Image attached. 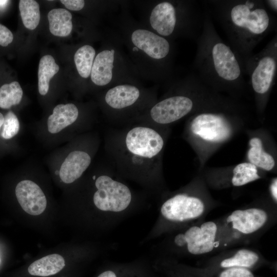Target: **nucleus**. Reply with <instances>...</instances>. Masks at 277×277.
Segmentation results:
<instances>
[{
    "instance_id": "obj_1",
    "label": "nucleus",
    "mask_w": 277,
    "mask_h": 277,
    "mask_svg": "<svg viewBox=\"0 0 277 277\" xmlns=\"http://www.w3.org/2000/svg\"><path fill=\"white\" fill-rule=\"evenodd\" d=\"M211 17L218 22L244 66L253 50L274 28L276 19L262 0L201 1Z\"/></svg>"
},
{
    "instance_id": "obj_2",
    "label": "nucleus",
    "mask_w": 277,
    "mask_h": 277,
    "mask_svg": "<svg viewBox=\"0 0 277 277\" xmlns=\"http://www.w3.org/2000/svg\"><path fill=\"white\" fill-rule=\"evenodd\" d=\"M205 12L203 27L196 39L193 73L209 88L242 89L246 85L243 62L228 43L221 38L210 15L205 9Z\"/></svg>"
},
{
    "instance_id": "obj_3",
    "label": "nucleus",
    "mask_w": 277,
    "mask_h": 277,
    "mask_svg": "<svg viewBox=\"0 0 277 277\" xmlns=\"http://www.w3.org/2000/svg\"><path fill=\"white\" fill-rule=\"evenodd\" d=\"M205 9L197 1H164L152 8L151 27L156 34L169 39L184 36L195 39L203 25Z\"/></svg>"
},
{
    "instance_id": "obj_4",
    "label": "nucleus",
    "mask_w": 277,
    "mask_h": 277,
    "mask_svg": "<svg viewBox=\"0 0 277 277\" xmlns=\"http://www.w3.org/2000/svg\"><path fill=\"white\" fill-rule=\"evenodd\" d=\"M95 186L93 205L103 214L109 229L134 213L132 193L125 184L102 175L96 179Z\"/></svg>"
},
{
    "instance_id": "obj_5",
    "label": "nucleus",
    "mask_w": 277,
    "mask_h": 277,
    "mask_svg": "<svg viewBox=\"0 0 277 277\" xmlns=\"http://www.w3.org/2000/svg\"><path fill=\"white\" fill-rule=\"evenodd\" d=\"M277 72V35L260 52L254 54L245 66V75L254 93L267 94L274 84Z\"/></svg>"
},
{
    "instance_id": "obj_6",
    "label": "nucleus",
    "mask_w": 277,
    "mask_h": 277,
    "mask_svg": "<svg viewBox=\"0 0 277 277\" xmlns=\"http://www.w3.org/2000/svg\"><path fill=\"white\" fill-rule=\"evenodd\" d=\"M130 40L134 48L157 63L169 77L173 48L168 39L149 30L138 28L132 32Z\"/></svg>"
},
{
    "instance_id": "obj_7",
    "label": "nucleus",
    "mask_w": 277,
    "mask_h": 277,
    "mask_svg": "<svg viewBox=\"0 0 277 277\" xmlns=\"http://www.w3.org/2000/svg\"><path fill=\"white\" fill-rule=\"evenodd\" d=\"M217 227L213 222H207L201 227L192 226L184 232L176 234L173 242L176 246H186L188 252L201 254L212 251L215 246V238Z\"/></svg>"
},
{
    "instance_id": "obj_8",
    "label": "nucleus",
    "mask_w": 277,
    "mask_h": 277,
    "mask_svg": "<svg viewBox=\"0 0 277 277\" xmlns=\"http://www.w3.org/2000/svg\"><path fill=\"white\" fill-rule=\"evenodd\" d=\"M204 210V204L199 199L178 194L163 203L160 219L172 223L184 222L199 217Z\"/></svg>"
},
{
    "instance_id": "obj_9",
    "label": "nucleus",
    "mask_w": 277,
    "mask_h": 277,
    "mask_svg": "<svg viewBox=\"0 0 277 277\" xmlns=\"http://www.w3.org/2000/svg\"><path fill=\"white\" fill-rule=\"evenodd\" d=\"M194 106L192 97L177 94L166 97L155 104L150 114L156 123L167 124L176 121L189 113Z\"/></svg>"
},
{
    "instance_id": "obj_10",
    "label": "nucleus",
    "mask_w": 277,
    "mask_h": 277,
    "mask_svg": "<svg viewBox=\"0 0 277 277\" xmlns=\"http://www.w3.org/2000/svg\"><path fill=\"white\" fill-rule=\"evenodd\" d=\"M127 149L131 153L146 158H151L162 149L164 141L154 130L145 127L131 129L126 137Z\"/></svg>"
},
{
    "instance_id": "obj_11",
    "label": "nucleus",
    "mask_w": 277,
    "mask_h": 277,
    "mask_svg": "<svg viewBox=\"0 0 277 277\" xmlns=\"http://www.w3.org/2000/svg\"><path fill=\"white\" fill-rule=\"evenodd\" d=\"M192 132L206 141L220 142L227 139L231 128L226 118L221 113H203L193 120Z\"/></svg>"
},
{
    "instance_id": "obj_12",
    "label": "nucleus",
    "mask_w": 277,
    "mask_h": 277,
    "mask_svg": "<svg viewBox=\"0 0 277 277\" xmlns=\"http://www.w3.org/2000/svg\"><path fill=\"white\" fill-rule=\"evenodd\" d=\"M96 277H157L151 259L140 258L125 262H109Z\"/></svg>"
},
{
    "instance_id": "obj_13",
    "label": "nucleus",
    "mask_w": 277,
    "mask_h": 277,
    "mask_svg": "<svg viewBox=\"0 0 277 277\" xmlns=\"http://www.w3.org/2000/svg\"><path fill=\"white\" fill-rule=\"evenodd\" d=\"M15 195L22 209L32 215L42 213L47 206L46 197L41 188L30 180L19 182L15 188Z\"/></svg>"
},
{
    "instance_id": "obj_14",
    "label": "nucleus",
    "mask_w": 277,
    "mask_h": 277,
    "mask_svg": "<svg viewBox=\"0 0 277 277\" xmlns=\"http://www.w3.org/2000/svg\"><path fill=\"white\" fill-rule=\"evenodd\" d=\"M267 220V214L263 210L249 208L234 211L227 219L232 227L244 234L254 232L262 227Z\"/></svg>"
},
{
    "instance_id": "obj_15",
    "label": "nucleus",
    "mask_w": 277,
    "mask_h": 277,
    "mask_svg": "<svg viewBox=\"0 0 277 277\" xmlns=\"http://www.w3.org/2000/svg\"><path fill=\"white\" fill-rule=\"evenodd\" d=\"M115 53L113 48L106 49L100 52L95 57L90 76L95 85L105 86L112 80Z\"/></svg>"
},
{
    "instance_id": "obj_16",
    "label": "nucleus",
    "mask_w": 277,
    "mask_h": 277,
    "mask_svg": "<svg viewBox=\"0 0 277 277\" xmlns=\"http://www.w3.org/2000/svg\"><path fill=\"white\" fill-rule=\"evenodd\" d=\"M90 163L91 157L86 152L75 150L70 152L60 169L61 180L66 184L73 183L81 176Z\"/></svg>"
},
{
    "instance_id": "obj_17",
    "label": "nucleus",
    "mask_w": 277,
    "mask_h": 277,
    "mask_svg": "<svg viewBox=\"0 0 277 277\" xmlns=\"http://www.w3.org/2000/svg\"><path fill=\"white\" fill-rule=\"evenodd\" d=\"M140 91L130 84L116 85L108 90L105 100L107 104L115 109H122L133 105L139 98Z\"/></svg>"
},
{
    "instance_id": "obj_18",
    "label": "nucleus",
    "mask_w": 277,
    "mask_h": 277,
    "mask_svg": "<svg viewBox=\"0 0 277 277\" xmlns=\"http://www.w3.org/2000/svg\"><path fill=\"white\" fill-rule=\"evenodd\" d=\"M78 115V109L73 104L57 105L48 118V131L52 134L59 132L75 122Z\"/></svg>"
},
{
    "instance_id": "obj_19",
    "label": "nucleus",
    "mask_w": 277,
    "mask_h": 277,
    "mask_svg": "<svg viewBox=\"0 0 277 277\" xmlns=\"http://www.w3.org/2000/svg\"><path fill=\"white\" fill-rule=\"evenodd\" d=\"M65 266V262L62 256L52 254L33 262L28 271L32 275L47 276L58 273Z\"/></svg>"
},
{
    "instance_id": "obj_20",
    "label": "nucleus",
    "mask_w": 277,
    "mask_h": 277,
    "mask_svg": "<svg viewBox=\"0 0 277 277\" xmlns=\"http://www.w3.org/2000/svg\"><path fill=\"white\" fill-rule=\"evenodd\" d=\"M50 32L55 36L65 37L69 35L72 30V14L68 10L54 9L47 15Z\"/></svg>"
},
{
    "instance_id": "obj_21",
    "label": "nucleus",
    "mask_w": 277,
    "mask_h": 277,
    "mask_svg": "<svg viewBox=\"0 0 277 277\" xmlns=\"http://www.w3.org/2000/svg\"><path fill=\"white\" fill-rule=\"evenodd\" d=\"M59 69L52 56L46 55L41 58L38 70V87L41 95L47 93L50 80L58 72Z\"/></svg>"
},
{
    "instance_id": "obj_22",
    "label": "nucleus",
    "mask_w": 277,
    "mask_h": 277,
    "mask_svg": "<svg viewBox=\"0 0 277 277\" xmlns=\"http://www.w3.org/2000/svg\"><path fill=\"white\" fill-rule=\"evenodd\" d=\"M251 148L248 152V157L250 163L266 170H271L275 162L273 157L263 149L261 140L257 137L250 140Z\"/></svg>"
},
{
    "instance_id": "obj_23",
    "label": "nucleus",
    "mask_w": 277,
    "mask_h": 277,
    "mask_svg": "<svg viewBox=\"0 0 277 277\" xmlns=\"http://www.w3.org/2000/svg\"><path fill=\"white\" fill-rule=\"evenodd\" d=\"M95 56V49L88 45L81 47L75 52L74 63L78 74L83 78H87L90 76Z\"/></svg>"
},
{
    "instance_id": "obj_24",
    "label": "nucleus",
    "mask_w": 277,
    "mask_h": 277,
    "mask_svg": "<svg viewBox=\"0 0 277 277\" xmlns=\"http://www.w3.org/2000/svg\"><path fill=\"white\" fill-rule=\"evenodd\" d=\"M259 260V255L248 249H241L233 256L222 260L220 263L222 268L241 267L249 269L253 267Z\"/></svg>"
},
{
    "instance_id": "obj_25",
    "label": "nucleus",
    "mask_w": 277,
    "mask_h": 277,
    "mask_svg": "<svg viewBox=\"0 0 277 277\" xmlns=\"http://www.w3.org/2000/svg\"><path fill=\"white\" fill-rule=\"evenodd\" d=\"M19 9L25 27L30 30L35 29L40 20L39 5L33 0H21Z\"/></svg>"
},
{
    "instance_id": "obj_26",
    "label": "nucleus",
    "mask_w": 277,
    "mask_h": 277,
    "mask_svg": "<svg viewBox=\"0 0 277 277\" xmlns=\"http://www.w3.org/2000/svg\"><path fill=\"white\" fill-rule=\"evenodd\" d=\"M23 94L22 89L17 82L3 85L0 87V108L9 109L18 104Z\"/></svg>"
},
{
    "instance_id": "obj_27",
    "label": "nucleus",
    "mask_w": 277,
    "mask_h": 277,
    "mask_svg": "<svg viewBox=\"0 0 277 277\" xmlns=\"http://www.w3.org/2000/svg\"><path fill=\"white\" fill-rule=\"evenodd\" d=\"M232 183L240 186L260 178L256 167L250 163H242L236 165L233 169Z\"/></svg>"
},
{
    "instance_id": "obj_28",
    "label": "nucleus",
    "mask_w": 277,
    "mask_h": 277,
    "mask_svg": "<svg viewBox=\"0 0 277 277\" xmlns=\"http://www.w3.org/2000/svg\"><path fill=\"white\" fill-rule=\"evenodd\" d=\"M151 263L157 277H186L182 269L173 263L159 258L151 259Z\"/></svg>"
},
{
    "instance_id": "obj_29",
    "label": "nucleus",
    "mask_w": 277,
    "mask_h": 277,
    "mask_svg": "<svg viewBox=\"0 0 277 277\" xmlns=\"http://www.w3.org/2000/svg\"><path fill=\"white\" fill-rule=\"evenodd\" d=\"M19 129V123L16 115L12 111H8L4 116L2 137L6 140L10 139L17 134Z\"/></svg>"
},
{
    "instance_id": "obj_30",
    "label": "nucleus",
    "mask_w": 277,
    "mask_h": 277,
    "mask_svg": "<svg viewBox=\"0 0 277 277\" xmlns=\"http://www.w3.org/2000/svg\"><path fill=\"white\" fill-rule=\"evenodd\" d=\"M216 277H255L249 269L241 267L224 268L216 274Z\"/></svg>"
},
{
    "instance_id": "obj_31",
    "label": "nucleus",
    "mask_w": 277,
    "mask_h": 277,
    "mask_svg": "<svg viewBox=\"0 0 277 277\" xmlns=\"http://www.w3.org/2000/svg\"><path fill=\"white\" fill-rule=\"evenodd\" d=\"M13 39V35L11 31L6 26L0 24V45L7 46Z\"/></svg>"
},
{
    "instance_id": "obj_32",
    "label": "nucleus",
    "mask_w": 277,
    "mask_h": 277,
    "mask_svg": "<svg viewBox=\"0 0 277 277\" xmlns=\"http://www.w3.org/2000/svg\"><path fill=\"white\" fill-rule=\"evenodd\" d=\"M60 2L69 10L79 11L85 6V1L83 0H61Z\"/></svg>"
},
{
    "instance_id": "obj_33",
    "label": "nucleus",
    "mask_w": 277,
    "mask_h": 277,
    "mask_svg": "<svg viewBox=\"0 0 277 277\" xmlns=\"http://www.w3.org/2000/svg\"><path fill=\"white\" fill-rule=\"evenodd\" d=\"M265 3L268 9L273 13H276L277 11V1L276 0H267L265 1Z\"/></svg>"
},
{
    "instance_id": "obj_34",
    "label": "nucleus",
    "mask_w": 277,
    "mask_h": 277,
    "mask_svg": "<svg viewBox=\"0 0 277 277\" xmlns=\"http://www.w3.org/2000/svg\"><path fill=\"white\" fill-rule=\"evenodd\" d=\"M271 192L274 199L277 200V180L275 179L272 183L270 187Z\"/></svg>"
},
{
    "instance_id": "obj_35",
    "label": "nucleus",
    "mask_w": 277,
    "mask_h": 277,
    "mask_svg": "<svg viewBox=\"0 0 277 277\" xmlns=\"http://www.w3.org/2000/svg\"><path fill=\"white\" fill-rule=\"evenodd\" d=\"M4 121V116L0 112V129H1V128L2 127V126H3Z\"/></svg>"
},
{
    "instance_id": "obj_36",
    "label": "nucleus",
    "mask_w": 277,
    "mask_h": 277,
    "mask_svg": "<svg viewBox=\"0 0 277 277\" xmlns=\"http://www.w3.org/2000/svg\"><path fill=\"white\" fill-rule=\"evenodd\" d=\"M59 172H59L58 170H56V171H55V173L56 174H59Z\"/></svg>"
}]
</instances>
